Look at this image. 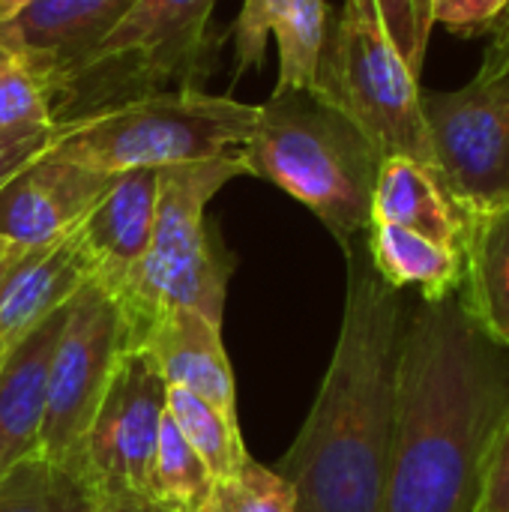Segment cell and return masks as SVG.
<instances>
[{
	"label": "cell",
	"instance_id": "1",
	"mask_svg": "<svg viewBox=\"0 0 509 512\" xmlns=\"http://www.w3.org/2000/svg\"><path fill=\"white\" fill-rule=\"evenodd\" d=\"M509 414V351L462 309L408 300L396 360L393 441L378 512H471Z\"/></svg>",
	"mask_w": 509,
	"mask_h": 512
},
{
	"label": "cell",
	"instance_id": "2",
	"mask_svg": "<svg viewBox=\"0 0 509 512\" xmlns=\"http://www.w3.org/2000/svg\"><path fill=\"white\" fill-rule=\"evenodd\" d=\"M345 255L339 339L318 399L279 462V477L297 495V512H378L384 492L408 300L378 276L363 237L345 246Z\"/></svg>",
	"mask_w": 509,
	"mask_h": 512
},
{
	"label": "cell",
	"instance_id": "3",
	"mask_svg": "<svg viewBox=\"0 0 509 512\" xmlns=\"http://www.w3.org/2000/svg\"><path fill=\"white\" fill-rule=\"evenodd\" d=\"M243 159L249 174L309 207L342 246L366 237L381 153L315 90L273 93L258 105Z\"/></svg>",
	"mask_w": 509,
	"mask_h": 512
},
{
	"label": "cell",
	"instance_id": "4",
	"mask_svg": "<svg viewBox=\"0 0 509 512\" xmlns=\"http://www.w3.org/2000/svg\"><path fill=\"white\" fill-rule=\"evenodd\" d=\"M243 174H249L243 150L159 171L150 246L123 291L114 294L126 348H135L147 327L171 309H195L222 324L231 258L210 234L207 204Z\"/></svg>",
	"mask_w": 509,
	"mask_h": 512
},
{
	"label": "cell",
	"instance_id": "5",
	"mask_svg": "<svg viewBox=\"0 0 509 512\" xmlns=\"http://www.w3.org/2000/svg\"><path fill=\"white\" fill-rule=\"evenodd\" d=\"M255 123L258 105L201 90H168L69 120L57 150L102 174L162 171L243 150Z\"/></svg>",
	"mask_w": 509,
	"mask_h": 512
},
{
	"label": "cell",
	"instance_id": "6",
	"mask_svg": "<svg viewBox=\"0 0 509 512\" xmlns=\"http://www.w3.org/2000/svg\"><path fill=\"white\" fill-rule=\"evenodd\" d=\"M219 0H135L114 30L63 78L51 99L54 123L138 96L198 90Z\"/></svg>",
	"mask_w": 509,
	"mask_h": 512
},
{
	"label": "cell",
	"instance_id": "7",
	"mask_svg": "<svg viewBox=\"0 0 509 512\" xmlns=\"http://www.w3.org/2000/svg\"><path fill=\"white\" fill-rule=\"evenodd\" d=\"M420 75L402 60L372 0H342L330 15L315 93L339 108L381 153L432 168Z\"/></svg>",
	"mask_w": 509,
	"mask_h": 512
},
{
	"label": "cell",
	"instance_id": "8",
	"mask_svg": "<svg viewBox=\"0 0 509 512\" xmlns=\"http://www.w3.org/2000/svg\"><path fill=\"white\" fill-rule=\"evenodd\" d=\"M123 351L126 327L114 297L99 282H84L66 306V321L48 369L39 453L54 465L81 474L87 432Z\"/></svg>",
	"mask_w": 509,
	"mask_h": 512
},
{
	"label": "cell",
	"instance_id": "9",
	"mask_svg": "<svg viewBox=\"0 0 509 512\" xmlns=\"http://www.w3.org/2000/svg\"><path fill=\"white\" fill-rule=\"evenodd\" d=\"M432 168L468 213L509 198V78L423 90Z\"/></svg>",
	"mask_w": 509,
	"mask_h": 512
},
{
	"label": "cell",
	"instance_id": "10",
	"mask_svg": "<svg viewBox=\"0 0 509 512\" xmlns=\"http://www.w3.org/2000/svg\"><path fill=\"white\" fill-rule=\"evenodd\" d=\"M165 396L168 384L156 363L144 351L126 348L93 417L81 459V474L99 498H153V465L165 420Z\"/></svg>",
	"mask_w": 509,
	"mask_h": 512
},
{
	"label": "cell",
	"instance_id": "11",
	"mask_svg": "<svg viewBox=\"0 0 509 512\" xmlns=\"http://www.w3.org/2000/svg\"><path fill=\"white\" fill-rule=\"evenodd\" d=\"M114 177L69 159L57 147L45 150L0 186V237L18 249L69 237Z\"/></svg>",
	"mask_w": 509,
	"mask_h": 512
},
{
	"label": "cell",
	"instance_id": "12",
	"mask_svg": "<svg viewBox=\"0 0 509 512\" xmlns=\"http://www.w3.org/2000/svg\"><path fill=\"white\" fill-rule=\"evenodd\" d=\"M135 0H33L0 24V45L42 81L48 105L63 78L114 30Z\"/></svg>",
	"mask_w": 509,
	"mask_h": 512
},
{
	"label": "cell",
	"instance_id": "13",
	"mask_svg": "<svg viewBox=\"0 0 509 512\" xmlns=\"http://www.w3.org/2000/svg\"><path fill=\"white\" fill-rule=\"evenodd\" d=\"M156 195L159 171H123L75 228L93 282H99L111 297L123 291L150 246Z\"/></svg>",
	"mask_w": 509,
	"mask_h": 512
},
{
	"label": "cell",
	"instance_id": "14",
	"mask_svg": "<svg viewBox=\"0 0 509 512\" xmlns=\"http://www.w3.org/2000/svg\"><path fill=\"white\" fill-rule=\"evenodd\" d=\"M327 24V0H243L234 24V78L264 66L267 33H273L279 45V81L273 93L315 90Z\"/></svg>",
	"mask_w": 509,
	"mask_h": 512
},
{
	"label": "cell",
	"instance_id": "15",
	"mask_svg": "<svg viewBox=\"0 0 509 512\" xmlns=\"http://www.w3.org/2000/svg\"><path fill=\"white\" fill-rule=\"evenodd\" d=\"M135 348L156 363L168 387H180L237 417V387L222 345V324L195 309H171L147 327Z\"/></svg>",
	"mask_w": 509,
	"mask_h": 512
},
{
	"label": "cell",
	"instance_id": "16",
	"mask_svg": "<svg viewBox=\"0 0 509 512\" xmlns=\"http://www.w3.org/2000/svg\"><path fill=\"white\" fill-rule=\"evenodd\" d=\"M66 306L12 342L0 360V477L39 453L48 402V369L66 321Z\"/></svg>",
	"mask_w": 509,
	"mask_h": 512
},
{
	"label": "cell",
	"instance_id": "17",
	"mask_svg": "<svg viewBox=\"0 0 509 512\" xmlns=\"http://www.w3.org/2000/svg\"><path fill=\"white\" fill-rule=\"evenodd\" d=\"M90 279V264L75 231L57 243L21 252L6 270L0 291V345L9 348L27 336L48 315L63 309Z\"/></svg>",
	"mask_w": 509,
	"mask_h": 512
},
{
	"label": "cell",
	"instance_id": "18",
	"mask_svg": "<svg viewBox=\"0 0 509 512\" xmlns=\"http://www.w3.org/2000/svg\"><path fill=\"white\" fill-rule=\"evenodd\" d=\"M456 297L465 315L509 351V198L465 213Z\"/></svg>",
	"mask_w": 509,
	"mask_h": 512
},
{
	"label": "cell",
	"instance_id": "19",
	"mask_svg": "<svg viewBox=\"0 0 509 512\" xmlns=\"http://www.w3.org/2000/svg\"><path fill=\"white\" fill-rule=\"evenodd\" d=\"M372 222L402 225L456 249H462L465 237V210L453 201L435 168L411 156L381 159L372 195Z\"/></svg>",
	"mask_w": 509,
	"mask_h": 512
},
{
	"label": "cell",
	"instance_id": "20",
	"mask_svg": "<svg viewBox=\"0 0 509 512\" xmlns=\"http://www.w3.org/2000/svg\"><path fill=\"white\" fill-rule=\"evenodd\" d=\"M363 240L372 267L396 291L417 288L420 300H444L459 291L462 249L390 222H372Z\"/></svg>",
	"mask_w": 509,
	"mask_h": 512
},
{
	"label": "cell",
	"instance_id": "21",
	"mask_svg": "<svg viewBox=\"0 0 509 512\" xmlns=\"http://www.w3.org/2000/svg\"><path fill=\"white\" fill-rule=\"evenodd\" d=\"M99 492L42 453L18 462L0 477V512H96Z\"/></svg>",
	"mask_w": 509,
	"mask_h": 512
},
{
	"label": "cell",
	"instance_id": "22",
	"mask_svg": "<svg viewBox=\"0 0 509 512\" xmlns=\"http://www.w3.org/2000/svg\"><path fill=\"white\" fill-rule=\"evenodd\" d=\"M165 411H168L171 423L177 426V432L183 435V441L210 468L216 483L234 477L246 465L249 453L243 447L237 417L222 414L210 402H204L180 387H168Z\"/></svg>",
	"mask_w": 509,
	"mask_h": 512
},
{
	"label": "cell",
	"instance_id": "23",
	"mask_svg": "<svg viewBox=\"0 0 509 512\" xmlns=\"http://www.w3.org/2000/svg\"><path fill=\"white\" fill-rule=\"evenodd\" d=\"M150 504L162 512H213L216 504V477L183 441L168 411L159 429Z\"/></svg>",
	"mask_w": 509,
	"mask_h": 512
},
{
	"label": "cell",
	"instance_id": "24",
	"mask_svg": "<svg viewBox=\"0 0 509 512\" xmlns=\"http://www.w3.org/2000/svg\"><path fill=\"white\" fill-rule=\"evenodd\" d=\"M54 114L42 81L21 57L0 45V132L51 126Z\"/></svg>",
	"mask_w": 509,
	"mask_h": 512
},
{
	"label": "cell",
	"instance_id": "25",
	"mask_svg": "<svg viewBox=\"0 0 509 512\" xmlns=\"http://www.w3.org/2000/svg\"><path fill=\"white\" fill-rule=\"evenodd\" d=\"M213 512H297V495L279 471H267L249 456L234 477L216 483Z\"/></svg>",
	"mask_w": 509,
	"mask_h": 512
},
{
	"label": "cell",
	"instance_id": "26",
	"mask_svg": "<svg viewBox=\"0 0 509 512\" xmlns=\"http://www.w3.org/2000/svg\"><path fill=\"white\" fill-rule=\"evenodd\" d=\"M372 3L378 9L384 33L390 36L402 60L411 66V72L420 75L432 36L429 0H372Z\"/></svg>",
	"mask_w": 509,
	"mask_h": 512
},
{
	"label": "cell",
	"instance_id": "27",
	"mask_svg": "<svg viewBox=\"0 0 509 512\" xmlns=\"http://www.w3.org/2000/svg\"><path fill=\"white\" fill-rule=\"evenodd\" d=\"M507 12L509 0H429L432 27L441 24L465 39L492 33Z\"/></svg>",
	"mask_w": 509,
	"mask_h": 512
},
{
	"label": "cell",
	"instance_id": "28",
	"mask_svg": "<svg viewBox=\"0 0 509 512\" xmlns=\"http://www.w3.org/2000/svg\"><path fill=\"white\" fill-rule=\"evenodd\" d=\"M69 132V120L39 126V129H15V132H0V186L18 174L24 165L39 159L45 150L57 147L63 135Z\"/></svg>",
	"mask_w": 509,
	"mask_h": 512
},
{
	"label": "cell",
	"instance_id": "29",
	"mask_svg": "<svg viewBox=\"0 0 509 512\" xmlns=\"http://www.w3.org/2000/svg\"><path fill=\"white\" fill-rule=\"evenodd\" d=\"M471 512H509V414L489 444L477 504Z\"/></svg>",
	"mask_w": 509,
	"mask_h": 512
},
{
	"label": "cell",
	"instance_id": "30",
	"mask_svg": "<svg viewBox=\"0 0 509 512\" xmlns=\"http://www.w3.org/2000/svg\"><path fill=\"white\" fill-rule=\"evenodd\" d=\"M474 78H480V81L509 78V12L501 18V24L492 30V42L486 45L480 69H477Z\"/></svg>",
	"mask_w": 509,
	"mask_h": 512
},
{
	"label": "cell",
	"instance_id": "31",
	"mask_svg": "<svg viewBox=\"0 0 509 512\" xmlns=\"http://www.w3.org/2000/svg\"><path fill=\"white\" fill-rule=\"evenodd\" d=\"M96 512H162L156 510L150 501L132 498V495H102Z\"/></svg>",
	"mask_w": 509,
	"mask_h": 512
},
{
	"label": "cell",
	"instance_id": "32",
	"mask_svg": "<svg viewBox=\"0 0 509 512\" xmlns=\"http://www.w3.org/2000/svg\"><path fill=\"white\" fill-rule=\"evenodd\" d=\"M33 0H0V24L12 21L21 9H27Z\"/></svg>",
	"mask_w": 509,
	"mask_h": 512
},
{
	"label": "cell",
	"instance_id": "33",
	"mask_svg": "<svg viewBox=\"0 0 509 512\" xmlns=\"http://www.w3.org/2000/svg\"><path fill=\"white\" fill-rule=\"evenodd\" d=\"M18 252H24V249H18V246H12L9 240H3V237H0V267H3V264H9Z\"/></svg>",
	"mask_w": 509,
	"mask_h": 512
},
{
	"label": "cell",
	"instance_id": "34",
	"mask_svg": "<svg viewBox=\"0 0 509 512\" xmlns=\"http://www.w3.org/2000/svg\"><path fill=\"white\" fill-rule=\"evenodd\" d=\"M24 252H27V249H24ZM18 255H21V252H18ZM18 255H15V258H18ZM15 258H12V261H15ZM12 261H9V264H3V267H0V291H3V279H6V270H9V267H12Z\"/></svg>",
	"mask_w": 509,
	"mask_h": 512
},
{
	"label": "cell",
	"instance_id": "35",
	"mask_svg": "<svg viewBox=\"0 0 509 512\" xmlns=\"http://www.w3.org/2000/svg\"><path fill=\"white\" fill-rule=\"evenodd\" d=\"M3 354H6V348H3V345H0V360H3Z\"/></svg>",
	"mask_w": 509,
	"mask_h": 512
}]
</instances>
